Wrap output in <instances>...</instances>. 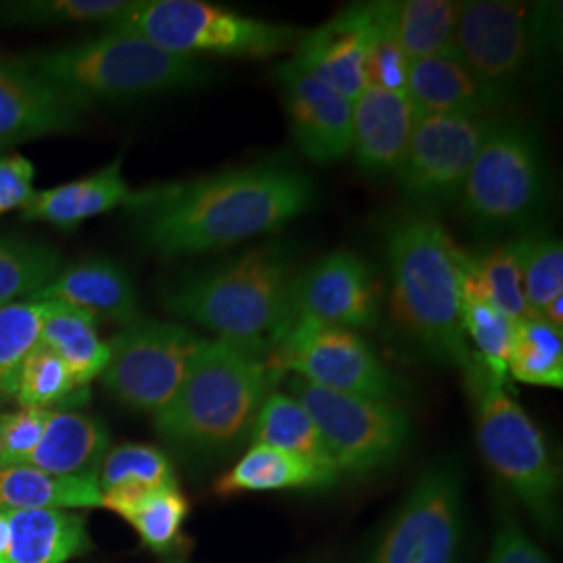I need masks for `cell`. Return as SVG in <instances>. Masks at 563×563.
<instances>
[{
	"instance_id": "1",
	"label": "cell",
	"mask_w": 563,
	"mask_h": 563,
	"mask_svg": "<svg viewBox=\"0 0 563 563\" xmlns=\"http://www.w3.org/2000/svg\"><path fill=\"white\" fill-rule=\"evenodd\" d=\"M316 202L301 169L262 163L201 180L132 192L128 207L146 246L165 257L223 251L297 220Z\"/></svg>"
},
{
	"instance_id": "2",
	"label": "cell",
	"mask_w": 563,
	"mask_h": 563,
	"mask_svg": "<svg viewBox=\"0 0 563 563\" xmlns=\"http://www.w3.org/2000/svg\"><path fill=\"white\" fill-rule=\"evenodd\" d=\"M390 318L402 339L432 362L462 369L474 357L462 325L467 255L428 209H405L384 223Z\"/></svg>"
},
{
	"instance_id": "3",
	"label": "cell",
	"mask_w": 563,
	"mask_h": 563,
	"mask_svg": "<svg viewBox=\"0 0 563 563\" xmlns=\"http://www.w3.org/2000/svg\"><path fill=\"white\" fill-rule=\"evenodd\" d=\"M282 372L260 353L205 341L174 399L155 413V430L188 460L216 463L251 441Z\"/></svg>"
},
{
	"instance_id": "4",
	"label": "cell",
	"mask_w": 563,
	"mask_h": 563,
	"mask_svg": "<svg viewBox=\"0 0 563 563\" xmlns=\"http://www.w3.org/2000/svg\"><path fill=\"white\" fill-rule=\"evenodd\" d=\"M292 257L265 244L201 272L186 274L162 292L163 307L216 332L220 341L263 355L274 351L290 322Z\"/></svg>"
},
{
	"instance_id": "5",
	"label": "cell",
	"mask_w": 563,
	"mask_h": 563,
	"mask_svg": "<svg viewBox=\"0 0 563 563\" xmlns=\"http://www.w3.org/2000/svg\"><path fill=\"white\" fill-rule=\"evenodd\" d=\"M25 67L86 107L169 95L209 80L199 60L165 53L121 32L42 53Z\"/></svg>"
},
{
	"instance_id": "6",
	"label": "cell",
	"mask_w": 563,
	"mask_h": 563,
	"mask_svg": "<svg viewBox=\"0 0 563 563\" xmlns=\"http://www.w3.org/2000/svg\"><path fill=\"white\" fill-rule=\"evenodd\" d=\"M484 462L522 501L544 532L560 526V470L543 432L481 357L462 367Z\"/></svg>"
},
{
	"instance_id": "7",
	"label": "cell",
	"mask_w": 563,
	"mask_h": 563,
	"mask_svg": "<svg viewBox=\"0 0 563 563\" xmlns=\"http://www.w3.org/2000/svg\"><path fill=\"white\" fill-rule=\"evenodd\" d=\"M457 201L476 232H530L547 201V163L537 130L518 120L490 121Z\"/></svg>"
},
{
	"instance_id": "8",
	"label": "cell",
	"mask_w": 563,
	"mask_h": 563,
	"mask_svg": "<svg viewBox=\"0 0 563 563\" xmlns=\"http://www.w3.org/2000/svg\"><path fill=\"white\" fill-rule=\"evenodd\" d=\"M107 32L139 36L165 53L265 59L297 48L302 32L272 21L246 18L201 0H144L107 25Z\"/></svg>"
},
{
	"instance_id": "9",
	"label": "cell",
	"mask_w": 563,
	"mask_h": 563,
	"mask_svg": "<svg viewBox=\"0 0 563 563\" xmlns=\"http://www.w3.org/2000/svg\"><path fill=\"white\" fill-rule=\"evenodd\" d=\"M541 9L507 0L462 2L453 53L501 107L518 95L547 38Z\"/></svg>"
},
{
	"instance_id": "10",
	"label": "cell",
	"mask_w": 563,
	"mask_h": 563,
	"mask_svg": "<svg viewBox=\"0 0 563 563\" xmlns=\"http://www.w3.org/2000/svg\"><path fill=\"white\" fill-rule=\"evenodd\" d=\"M290 395L309 411L339 474L367 476L401 457L411 420L397 401L325 390L290 378Z\"/></svg>"
},
{
	"instance_id": "11",
	"label": "cell",
	"mask_w": 563,
	"mask_h": 563,
	"mask_svg": "<svg viewBox=\"0 0 563 563\" xmlns=\"http://www.w3.org/2000/svg\"><path fill=\"white\" fill-rule=\"evenodd\" d=\"M107 344V390L128 409L155 416L178 393L205 341L181 323L141 318Z\"/></svg>"
},
{
	"instance_id": "12",
	"label": "cell",
	"mask_w": 563,
	"mask_h": 563,
	"mask_svg": "<svg viewBox=\"0 0 563 563\" xmlns=\"http://www.w3.org/2000/svg\"><path fill=\"white\" fill-rule=\"evenodd\" d=\"M272 365L282 374L292 372L305 383L344 395L397 401L405 393L401 376L357 332L311 320L288 322Z\"/></svg>"
},
{
	"instance_id": "13",
	"label": "cell",
	"mask_w": 563,
	"mask_h": 563,
	"mask_svg": "<svg viewBox=\"0 0 563 563\" xmlns=\"http://www.w3.org/2000/svg\"><path fill=\"white\" fill-rule=\"evenodd\" d=\"M463 478L453 463L430 465L384 528L369 563H460Z\"/></svg>"
},
{
	"instance_id": "14",
	"label": "cell",
	"mask_w": 563,
	"mask_h": 563,
	"mask_svg": "<svg viewBox=\"0 0 563 563\" xmlns=\"http://www.w3.org/2000/svg\"><path fill=\"white\" fill-rule=\"evenodd\" d=\"M493 118L418 115L397 181L420 209L455 202Z\"/></svg>"
},
{
	"instance_id": "15",
	"label": "cell",
	"mask_w": 563,
	"mask_h": 563,
	"mask_svg": "<svg viewBox=\"0 0 563 563\" xmlns=\"http://www.w3.org/2000/svg\"><path fill=\"white\" fill-rule=\"evenodd\" d=\"M290 320L372 330L380 322V288L360 255L334 251L295 276Z\"/></svg>"
},
{
	"instance_id": "16",
	"label": "cell",
	"mask_w": 563,
	"mask_h": 563,
	"mask_svg": "<svg viewBox=\"0 0 563 563\" xmlns=\"http://www.w3.org/2000/svg\"><path fill=\"white\" fill-rule=\"evenodd\" d=\"M286 102L292 136L316 165L342 162L351 153L353 101L307 74L295 60L274 69Z\"/></svg>"
},
{
	"instance_id": "17",
	"label": "cell",
	"mask_w": 563,
	"mask_h": 563,
	"mask_svg": "<svg viewBox=\"0 0 563 563\" xmlns=\"http://www.w3.org/2000/svg\"><path fill=\"white\" fill-rule=\"evenodd\" d=\"M86 109L30 67L0 60V148L69 132Z\"/></svg>"
},
{
	"instance_id": "18",
	"label": "cell",
	"mask_w": 563,
	"mask_h": 563,
	"mask_svg": "<svg viewBox=\"0 0 563 563\" xmlns=\"http://www.w3.org/2000/svg\"><path fill=\"white\" fill-rule=\"evenodd\" d=\"M374 32L367 4H353L313 32H305L292 60L349 101L365 88V55Z\"/></svg>"
},
{
	"instance_id": "19",
	"label": "cell",
	"mask_w": 563,
	"mask_h": 563,
	"mask_svg": "<svg viewBox=\"0 0 563 563\" xmlns=\"http://www.w3.org/2000/svg\"><path fill=\"white\" fill-rule=\"evenodd\" d=\"M418 113L407 95L363 88L353 101L351 155L367 176H393L401 169Z\"/></svg>"
},
{
	"instance_id": "20",
	"label": "cell",
	"mask_w": 563,
	"mask_h": 563,
	"mask_svg": "<svg viewBox=\"0 0 563 563\" xmlns=\"http://www.w3.org/2000/svg\"><path fill=\"white\" fill-rule=\"evenodd\" d=\"M32 301H51L74 307L95 322L128 323L141 320L139 292L130 274L109 260H84L59 269Z\"/></svg>"
},
{
	"instance_id": "21",
	"label": "cell",
	"mask_w": 563,
	"mask_h": 563,
	"mask_svg": "<svg viewBox=\"0 0 563 563\" xmlns=\"http://www.w3.org/2000/svg\"><path fill=\"white\" fill-rule=\"evenodd\" d=\"M109 451V432L95 416L51 409L41 443L23 465L38 467L53 476L99 483L102 460Z\"/></svg>"
},
{
	"instance_id": "22",
	"label": "cell",
	"mask_w": 563,
	"mask_h": 563,
	"mask_svg": "<svg viewBox=\"0 0 563 563\" xmlns=\"http://www.w3.org/2000/svg\"><path fill=\"white\" fill-rule=\"evenodd\" d=\"M407 97L418 115L488 118L497 107L453 51L411 60Z\"/></svg>"
},
{
	"instance_id": "23",
	"label": "cell",
	"mask_w": 563,
	"mask_h": 563,
	"mask_svg": "<svg viewBox=\"0 0 563 563\" xmlns=\"http://www.w3.org/2000/svg\"><path fill=\"white\" fill-rule=\"evenodd\" d=\"M372 20L399 44L409 60L453 51L462 2L453 0H380L367 2Z\"/></svg>"
},
{
	"instance_id": "24",
	"label": "cell",
	"mask_w": 563,
	"mask_h": 563,
	"mask_svg": "<svg viewBox=\"0 0 563 563\" xmlns=\"http://www.w3.org/2000/svg\"><path fill=\"white\" fill-rule=\"evenodd\" d=\"M130 199L132 190L121 176V159H115L88 178L34 192L23 207V218L51 223L59 230H74L90 218L128 205Z\"/></svg>"
},
{
	"instance_id": "25",
	"label": "cell",
	"mask_w": 563,
	"mask_h": 563,
	"mask_svg": "<svg viewBox=\"0 0 563 563\" xmlns=\"http://www.w3.org/2000/svg\"><path fill=\"white\" fill-rule=\"evenodd\" d=\"M9 518V549L2 563H65L90 549L80 514L59 509H13Z\"/></svg>"
},
{
	"instance_id": "26",
	"label": "cell",
	"mask_w": 563,
	"mask_h": 563,
	"mask_svg": "<svg viewBox=\"0 0 563 563\" xmlns=\"http://www.w3.org/2000/svg\"><path fill=\"white\" fill-rule=\"evenodd\" d=\"M251 441L253 444H265L297 455L322 470L323 474L339 478L318 423L313 422L309 411L292 395L276 390L267 395L253 426Z\"/></svg>"
},
{
	"instance_id": "27",
	"label": "cell",
	"mask_w": 563,
	"mask_h": 563,
	"mask_svg": "<svg viewBox=\"0 0 563 563\" xmlns=\"http://www.w3.org/2000/svg\"><path fill=\"white\" fill-rule=\"evenodd\" d=\"M41 302L44 307L42 344L59 355L78 388H88V384L99 378L109 363V344L101 341L97 322L74 307Z\"/></svg>"
},
{
	"instance_id": "28",
	"label": "cell",
	"mask_w": 563,
	"mask_h": 563,
	"mask_svg": "<svg viewBox=\"0 0 563 563\" xmlns=\"http://www.w3.org/2000/svg\"><path fill=\"white\" fill-rule=\"evenodd\" d=\"M336 478L323 474L316 465L297 455L284 453L265 444H253L230 472L216 483L222 497L241 493H269L286 488H320Z\"/></svg>"
},
{
	"instance_id": "29",
	"label": "cell",
	"mask_w": 563,
	"mask_h": 563,
	"mask_svg": "<svg viewBox=\"0 0 563 563\" xmlns=\"http://www.w3.org/2000/svg\"><path fill=\"white\" fill-rule=\"evenodd\" d=\"M95 481L63 478L32 465L0 467V509H86L101 507Z\"/></svg>"
},
{
	"instance_id": "30",
	"label": "cell",
	"mask_w": 563,
	"mask_h": 563,
	"mask_svg": "<svg viewBox=\"0 0 563 563\" xmlns=\"http://www.w3.org/2000/svg\"><path fill=\"white\" fill-rule=\"evenodd\" d=\"M465 278L514 323L534 318L523 295L522 262L516 242L495 244L467 257Z\"/></svg>"
},
{
	"instance_id": "31",
	"label": "cell",
	"mask_w": 563,
	"mask_h": 563,
	"mask_svg": "<svg viewBox=\"0 0 563 563\" xmlns=\"http://www.w3.org/2000/svg\"><path fill=\"white\" fill-rule=\"evenodd\" d=\"M507 374L514 376L518 383L562 388V330L553 328L543 318H528L516 323L507 360Z\"/></svg>"
},
{
	"instance_id": "32",
	"label": "cell",
	"mask_w": 563,
	"mask_h": 563,
	"mask_svg": "<svg viewBox=\"0 0 563 563\" xmlns=\"http://www.w3.org/2000/svg\"><path fill=\"white\" fill-rule=\"evenodd\" d=\"M462 325L465 339L474 342V355L481 357L497 378L505 380L516 323L465 278V269L462 284Z\"/></svg>"
},
{
	"instance_id": "33",
	"label": "cell",
	"mask_w": 563,
	"mask_h": 563,
	"mask_svg": "<svg viewBox=\"0 0 563 563\" xmlns=\"http://www.w3.org/2000/svg\"><path fill=\"white\" fill-rule=\"evenodd\" d=\"M522 262L523 295L534 318L563 297V244L560 239L530 230L516 239Z\"/></svg>"
},
{
	"instance_id": "34",
	"label": "cell",
	"mask_w": 563,
	"mask_h": 563,
	"mask_svg": "<svg viewBox=\"0 0 563 563\" xmlns=\"http://www.w3.org/2000/svg\"><path fill=\"white\" fill-rule=\"evenodd\" d=\"M59 253L46 244L0 239V307L34 297L57 276Z\"/></svg>"
},
{
	"instance_id": "35",
	"label": "cell",
	"mask_w": 563,
	"mask_h": 563,
	"mask_svg": "<svg viewBox=\"0 0 563 563\" xmlns=\"http://www.w3.org/2000/svg\"><path fill=\"white\" fill-rule=\"evenodd\" d=\"M41 301H15L0 307V399H15L25 357L41 342Z\"/></svg>"
},
{
	"instance_id": "36",
	"label": "cell",
	"mask_w": 563,
	"mask_h": 563,
	"mask_svg": "<svg viewBox=\"0 0 563 563\" xmlns=\"http://www.w3.org/2000/svg\"><path fill=\"white\" fill-rule=\"evenodd\" d=\"M78 393H88V388H78L59 355L38 342L21 365L15 393L21 407L51 411V407L71 401Z\"/></svg>"
},
{
	"instance_id": "37",
	"label": "cell",
	"mask_w": 563,
	"mask_h": 563,
	"mask_svg": "<svg viewBox=\"0 0 563 563\" xmlns=\"http://www.w3.org/2000/svg\"><path fill=\"white\" fill-rule=\"evenodd\" d=\"M120 484H139L159 490L174 486L176 476L162 449L148 444H121L107 451L99 472L101 493Z\"/></svg>"
},
{
	"instance_id": "38",
	"label": "cell",
	"mask_w": 563,
	"mask_h": 563,
	"mask_svg": "<svg viewBox=\"0 0 563 563\" xmlns=\"http://www.w3.org/2000/svg\"><path fill=\"white\" fill-rule=\"evenodd\" d=\"M130 2L121 0H34L0 4V15L13 23L55 25V23H104L118 20Z\"/></svg>"
},
{
	"instance_id": "39",
	"label": "cell",
	"mask_w": 563,
	"mask_h": 563,
	"mask_svg": "<svg viewBox=\"0 0 563 563\" xmlns=\"http://www.w3.org/2000/svg\"><path fill=\"white\" fill-rule=\"evenodd\" d=\"M188 501L180 488L167 486L153 493L125 520L134 526L142 543L155 553H167L180 541L181 526L188 516Z\"/></svg>"
},
{
	"instance_id": "40",
	"label": "cell",
	"mask_w": 563,
	"mask_h": 563,
	"mask_svg": "<svg viewBox=\"0 0 563 563\" xmlns=\"http://www.w3.org/2000/svg\"><path fill=\"white\" fill-rule=\"evenodd\" d=\"M409 69L411 60L399 48V44L374 23V32L365 55V88H380L388 92L407 95Z\"/></svg>"
},
{
	"instance_id": "41",
	"label": "cell",
	"mask_w": 563,
	"mask_h": 563,
	"mask_svg": "<svg viewBox=\"0 0 563 563\" xmlns=\"http://www.w3.org/2000/svg\"><path fill=\"white\" fill-rule=\"evenodd\" d=\"M48 411L25 409L0 413V467L23 465L41 443Z\"/></svg>"
},
{
	"instance_id": "42",
	"label": "cell",
	"mask_w": 563,
	"mask_h": 563,
	"mask_svg": "<svg viewBox=\"0 0 563 563\" xmlns=\"http://www.w3.org/2000/svg\"><path fill=\"white\" fill-rule=\"evenodd\" d=\"M486 563H553L539 544L530 539L518 516L507 504L497 509V523Z\"/></svg>"
},
{
	"instance_id": "43",
	"label": "cell",
	"mask_w": 563,
	"mask_h": 563,
	"mask_svg": "<svg viewBox=\"0 0 563 563\" xmlns=\"http://www.w3.org/2000/svg\"><path fill=\"white\" fill-rule=\"evenodd\" d=\"M34 165L23 155L0 157V216L23 209L34 197Z\"/></svg>"
},
{
	"instance_id": "44",
	"label": "cell",
	"mask_w": 563,
	"mask_h": 563,
	"mask_svg": "<svg viewBox=\"0 0 563 563\" xmlns=\"http://www.w3.org/2000/svg\"><path fill=\"white\" fill-rule=\"evenodd\" d=\"M9 518H7V511L0 509V563L4 562V555H7V549H9Z\"/></svg>"
}]
</instances>
